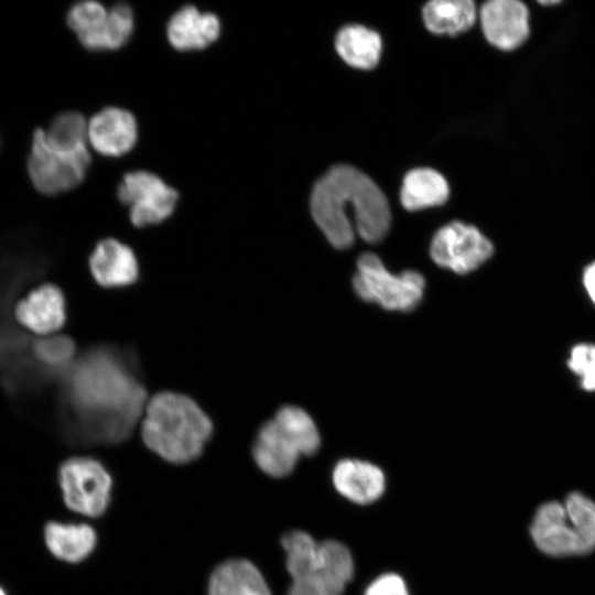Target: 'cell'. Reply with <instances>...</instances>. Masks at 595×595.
Wrapping results in <instances>:
<instances>
[{
    "label": "cell",
    "mask_w": 595,
    "mask_h": 595,
    "mask_svg": "<svg viewBox=\"0 0 595 595\" xmlns=\"http://www.w3.org/2000/svg\"><path fill=\"white\" fill-rule=\"evenodd\" d=\"M71 399L82 413L87 440L116 443L131 432L144 401V391L121 360L98 351L72 374Z\"/></svg>",
    "instance_id": "obj_1"
},
{
    "label": "cell",
    "mask_w": 595,
    "mask_h": 595,
    "mask_svg": "<svg viewBox=\"0 0 595 595\" xmlns=\"http://www.w3.org/2000/svg\"><path fill=\"white\" fill-rule=\"evenodd\" d=\"M335 46L340 57L350 66L370 69L380 57L379 34L363 25H346L338 32Z\"/></svg>",
    "instance_id": "obj_22"
},
{
    "label": "cell",
    "mask_w": 595,
    "mask_h": 595,
    "mask_svg": "<svg viewBox=\"0 0 595 595\" xmlns=\"http://www.w3.org/2000/svg\"><path fill=\"white\" fill-rule=\"evenodd\" d=\"M74 353V342L64 335L43 336L33 345V354L36 359L50 367L66 365Z\"/></svg>",
    "instance_id": "obj_26"
},
{
    "label": "cell",
    "mask_w": 595,
    "mask_h": 595,
    "mask_svg": "<svg viewBox=\"0 0 595 595\" xmlns=\"http://www.w3.org/2000/svg\"><path fill=\"white\" fill-rule=\"evenodd\" d=\"M365 595H409L404 581L397 574H385L374 581Z\"/></svg>",
    "instance_id": "obj_28"
},
{
    "label": "cell",
    "mask_w": 595,
    "mask_h": 595,
    "mask_svg": "<svg viewBox=\"0 0 595 595\" xmlns=\"http://www.w3.org/2000/svg\"><path fill=\"white\" fill-rule=\"evenodd\" d=\"M351 210L357 231L376 244L387 235L391 215L388 201L377 184L349 165H336L315 184L311 196L312 216L327 240L337 249L354 242Z\"/></svg>",
    "instance_id": "obj_2"
},
{
    "label": "cell",
    "mask_w": 595,
    "mask_h": 595,
    "mask_svg": "<svg viewBox=\"0 0 595 595\" xmlns=\"http://www.w3.org/2000/svg\"><path fill=\"white\" fill-rule=\"evenodd\" d=\"M207 595H271V592L253 563L246 559H229L213 570Z\"/></svg>",
    "instance_id": "obj_19"
},
{
    "label": "cell",
    "mask_w": 595,
    "mask_h": 595,
    "mask_svg": "<svg viewBox=\"0 0 595 595\" xmlns=\"http://www.w3.org/2000/svg\"><path fill=\"white\" fill-rule=\"evenodd\" d=\"M422 13L428 30L450 35L468 30L477 14L470 0H433L424 6Z\"/></svg>",
    "instance_id": "obj_21"
},
{
    "label": "cell",
    "mask_w": 595,
    "mask_h": 595,
    "mask_svg": "<svg viewBox=\"0 0 595 595\" xmlns=\"http://www.w3.org/2000/svg\"><path fill=\"white\" fill-rule=\"evenodd\" d=\"M90 162L89 150H58L47 143L42 129L33 133L28 173L37 192L57 195L75 188L86 177Z\"/></svg>",
    "instance_id": "obj_9"
},
{
    "label": "cell",
    "mask_w": 595,
    "mask_h": 595,
    "mask_svg": "<svg viewBox=\"0 0 595 595\" xmlns=\"http://www.w3.org/2000/svg\"><path fill=\"white\" fill-rule=\"evenodd\" d=\"M134 31V13L126 2H118L109 9L107 21L95 40L90 51H115L128 43Z\"/></svg>",
    "instance_id": "obj_25"
},
{
    "label": "cell",
    "mask_w": 595,
    "mask_h": 595,
    "mask_svg": "<svg viewBox=\"0 0 595 595\" xmlns=\"http://www.w3.org/2000/svg\"><path fill=\"white\" fill-rule=\"evenodd\" d=\"M43 539L55 559L69 564L86 560L97 544V533L87 523L47 521L43 528Z\"/></svg>",
    "instance_id": "obj_17"
},
{
    "label": "cell",
    "mask_w": 595,
    "mask_h": 595,
    "mask_svg": "<svg viewBox=\"0 0 595 595\" xmlns=\"http://www.w3.org/2000/svg\"><path fill=\"white\" fill-rule=\"evenodd\" d=\"M44 137L51 147L67 152L88 150L89 147L87 120L74 110L58 113L44 131Z\"/></svg>",
    "instance_id": "obj_23"
},
{
    "label": "cell",
    "mask_w": 595,
    "mask_h": 595,
    "mask_svg": "<svg viewBox=\"0 0 595 595\" xmlns=\"http://www.w3.org/2000/svg\"><path fill=\"white\" fill-rule=\"evenodd\" d=\"M320 447V435L313 419L301 408L285 405L259 430L252 456L258 467L275 478L288 476L302 455Z\"/></svg>",
    "instance_id": "obj_6"
},
{
    "label": "cell",
    "mask_w": 595,
    "mask_h": 595,
    "mask_svg": "<svg viewBox=\"0 0 595 595\" xmlns=\"http://www.w3.org/2000/svg\"><path fill=\"white\" fill-rule=\"evenodd\" d=\"M165 31L173 48L192 52L215 43L221 33V22L215 13L186 4L171 15Z\"/></svg>",
    "instance_id": "obj_15"
},
{
    "label": "cell",
    "mask_w": 595,
    "mask_h": 595,
    "mask_svg": "<svg viewBox=\"0 0 595 595\" xmlns=\"http://www.w3.org/2000/svg\"><path fill=\"white\" fill-rule=\"evenodd\" d=\"M57 480L69 510L88 518H98L107 510L112 478L98 459L88 456L65 459L58 467Z\"/></svg>",
    "instance_id": "obj_8"
},
{
    "label": "cell",
    "mask_w": 595,
    "mask_h": 595,
    "mask_svg": "<svg viewBox=\"0 0 595 595\" xmlns=\"http://www.w3.org/2000/svg\"><path fill=\"white\" fill-rule=\"evenodd\" d=\"M448 185L439 172L429 169H414L403 178L401 203L408 210L442 205L448 197Z\"/></svg>",
    "instance_id": "obj_20"
},
{
    "label": "cell",
    "mask_w": 595,
    "mask_h": 595,
    "mask_svg": "<svg viewBox=\"0 0 595 595\" xmlns=\"http://www.w3.org/2000/svg\"><path fill=\"white\" fill-rule=\"evenodd\" d=\"M14 317L37 335H54L66 321L65 296L55 284H41L17 303Z\"/></svg>",
    "instance_id": "obj_14"
},
{
    "label": "cell",
    "mask_w": 595,
    "mask_h": 595,
    "mask_svg": "<svg viewBox=\"0 0 595 595\" xmlns=\"http://www.w3.org/2000/svg\"><path fill=\"white\" fill-rule=\"evenodd\" d=\"M139 137L138 121L128 109L107 106L87 120L88 145L108 158L129 153Z\"/></svg>",
    "instance_id": "obj_12"
},
{
    "label": "cell",
    "mask_w": 595,
    "mask_h": 595,
    "mask_svg": "<svg viewBox=\"0 0 595 595\" xmlns=\"http://www.w3.org/2000/svg\"><path fill=\"white\" fill-rule=\"evenodd\" d=\"M539 3L543 4V6H552V4H558L559 1L558 0H548V1L541 0V1H539Z\"/></svg>",
    "instance_id": "obj_30"
},
{
    "label": "cell",
    "mask_w": 595,
    "mask_h": 595,
    "mask_svg": "<svg viewBox=\"0 0 595 595\" xmlns=\"http://www.w3.org/2000/svg\"><path fill=\"white\" fill-rule=\"evenodd\" d=\"M0 595H9L7 589L2 585H0Z\"/></svg>",
    "instance_id": "obj_31"
},
{
    "label": "cell",
    "mask_w": 595,
    "mask_h": 595,
    "mask_svg": "<svg viewBox=\"0 0 595 595\" xmlns=\"http://www.w3.org/2000/svg\"><path fill=\"white\" fill-rule=\"evenodd\" d=\"M493 244L474 226L452 221L434 235L430 255L440 267L465 274L487 261Z\"/></svg>",
    "instance_id": "obj_11"
},
{
    "label": "cell",
    "mask_w": 595,
    "mask_h": 595,
    "mask_svg": "<svg viewBox=\"0 0 595 595\" xmlns=\"http://www.w3.org/2000/svg\"><path fill=\"white\" fill-rule=\"evenodd\" d=\"M583 283L587 294L595 304V262L587 266L583 274Z\"/></svg>",
    "instance_id": "obj_29"
},
{
    "label": "cell",
    "mask_w": 595,
    "mask_h": 595,
    "mask_svg": "<svg viewBox=\"0 0 595 595\" xmlns=\"http://www.w3.org/2000/svg\"><path fill=\"white\" fill-rule=\"evenodd\" d=\"M109 14L101 2L84 0L69 8L66 14L68 26L77 35L79 43L90 51Z\"/></svg>",
    "instance_id": "obj_24"
},
{
    "label": "cell",
    "mask_w": 595,
    "mask_h": 595,
    "mask_svg": "<svg viewBox=\"0 0 595 595\" xmlns=\"http://www.w3.org/2000/svg\"><path fill=\"white\" fill-rule=\"evenodd\" d=\"M357 295L390 311H411L420 303L425 281L416 271L389 272L377 255L363 253L353 279Z\"/></svg>",
    "instance_id": "obj_7"
},
{
    "label": "cell",
    "mask_w": 595,
    "mask_h": 595,
    "mask_svg": "<svg viewBox=\"0 0 595 595\" xmlns=\"http://www.w3.org/2000/svg\"><path fill=\"white\" fill-rule=\"evenodd\" d=\"M286 570L292 578L288 595H342L354 573L349 550L340 542L317 543L294 530L281 539Z\"/></svg>",
    "instance_id": "obj_4"
},
{
    "label": "cell",
    "mask_w": 595,
    "mask_h": 595,
    "mask_svg": "<svg viewBox=\"0 0 595 595\" xmlns=\"http://www.w3.org/2000/svg\"><path fill=\"white\" fill-rule=\"evenodd\" d=\"M480 22L487 41L510 51L520 46L529 35V12L517 0H490L480 9Z\"/></svg>",
    "instance_id": "obj_13"
},
{
    "label": "cell",
    "mask_w": 595,
    "mask_h": 595,
    "mask_svg": "<svg viewBox=\"0 0 595 595\" xmlns=\"http://www.w3.org/2000/svg\"><path fill=\"white\" fill-rule=\"evenodd\" d=\"M117 197L129 207L133 226L145 227L166 220L178 203V192L147 170L126 173L117 186Z\"/></svg>",
    "instance_id": "obj_10"
},
{
    "label": "cell",
    "mask_w": 595,
    "mask_h": 595,
    "mask_svg": "<svg viewBox=\"0 0 595 595\" xmlns=\"http://www.w3.org/2000/svg\"><path fill=\"white\" fill-rule=\"evenodd\" d=\"M333 482L347 499L356 504H370L385 490V476L374 464L358 459H343L333 472Z\"/></svg>",
    "instance_id": "obj_18"
},
{
    "label": "cell",
    "mask_w": 595,
    "mask_h": 595,
    "mask_svg": "<svg viewBox=\"0 0 595 595\" xmlns=\"http://www.w3.org/2000/svg\"><path fill=\"white\" fill-rule=\"evenodd\" d=\"M89 268L96 282L106 288L129 285L139 273L133 250L115 238L102 239L96 245Z\"/></svg>",
    "instance_id": "obj_16"
},
{
    "label": "cell",
    "mask_w": 595,
    "mask_h": 595,
    "mask_svg": "<svg viewBox=\"0 0 595 595\" xmlns=\"http://www.w3.org/2000/svg\"><path fill=\"white\" fill-rule=\"evenodd\" d=\"M536 547L550 556L584 555L595 550V501L578 491L564 501L539 506L530 526Z\"/></svg>",
    "instance_id": "obj_5"
},
{
    "label": "cell",
    "mask_w": 595,
    "mask_h": 595,
    "mask_svg": "<svg viewBox=\"0 0 595 595\" xmlns=\"http://www.w3.org/2000/svg\"><path fill=\"white\" fill-rule=\"evenodd\" d=\"M567 365L580 377L583 389L595 391V345L578 344L574 346Z\"/></svg>",
    "instance_id": "obj_27"
},
{
    "label": "cell",
    "mask_w": 595,
    "mask_h": 595,
    "mask_svg": "<svg viewBox=\"0 0 595 595\" xmlns=\"http://www.w3.org/2000/svg\"><path fill=\"white\" fill-rule=\"evenodd\" d=\"M213 424L199 405L181 393L164 391L147 403L141 423L144 444L172 464H186L203 452Z\"/></svg>",
    "instance_id": "obj_3"
}]
</instances>
